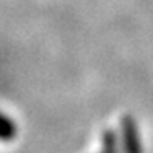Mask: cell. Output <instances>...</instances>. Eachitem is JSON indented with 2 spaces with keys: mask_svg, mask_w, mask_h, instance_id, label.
<instances>
[{
  "mask_svg": "<svg viewBox=\"0 0 153 153\" xmlns=\"http://www.w3.org/2000/svg\"><path fill=\"white\" fill-rule=\"evenodd\" d=\"M121 148L122 153H143V147L140 142V134L135 119L130 114L122 116L121 119Z\"/></svg>",
  "mask_w": 153,
  "mask_h": 153,
  "instance_id": "obj_1",
  "label": "cell"
},
{
  "mask_svg": "<svg viewBox=\"0 0 153 153\" xmlns=\"http://www.w3.org/2000/svg\"><path fill=\"white\" fill-rule=\"evenodd\" d=\"M16 134V126L12 119L8 117L7 114L2 116V130H0V135H2V140L7 142V140H12Z\"/></svg>",
  "mask_w": 153,
  "mask_h": 153,
  "instance_id": "obj_2",
  "label": "cell"
}]
</instances>
